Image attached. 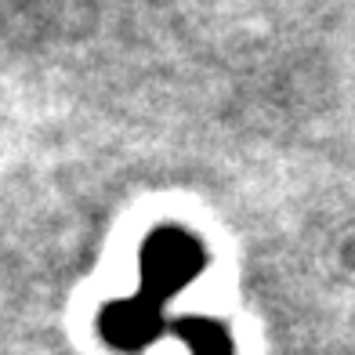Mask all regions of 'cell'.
Masks as SVG:
<instances>
[{"instance_id": "cell-2", "label": "cell", "mask_w": 355, "mask_h": 355, "mask_svg": "<svg viewBox=\"0 0 355 355\" xmlns=\"http://www.w3.org/2000/svg\"><path fill=\"white\" fill-rule=\"evenodd\" d=\"M164 327V304H156L149 297H127L112 301L102 312V334L109 345H116L123 352H138L153 341Z\"/></svg>"}, {"instance_id": "cell-3", "label": "cell", "mask_w": 355, "mask_h": 355, "mask_svg": "<svg viewBox=\"0 0 355 355\" xmlns=\"http://www.w3.org/2000/svg\"><path fill=\"white\" fill-rule=\"evenodd\" d=\"M174 330L189 341L192 355H236L225 330L218 322H207V319H178Z\"/></svg>"}, {"instance_id": "cell-1", "label": "cell", "mask_w": 355, "mask_h": 355, "mask_svg": "<svg viewBox=\"0 0 355 355\" xmlns=\"http://www.w3.org/2000/svg\"><path fill=\"white\" fill-rule=\"evenodd\" d=\"M203 265H207V254L196 236H189L185 229H156L145 239V250H141V290L138 294L164 304Z\"/></svg>"}]
</instances>
